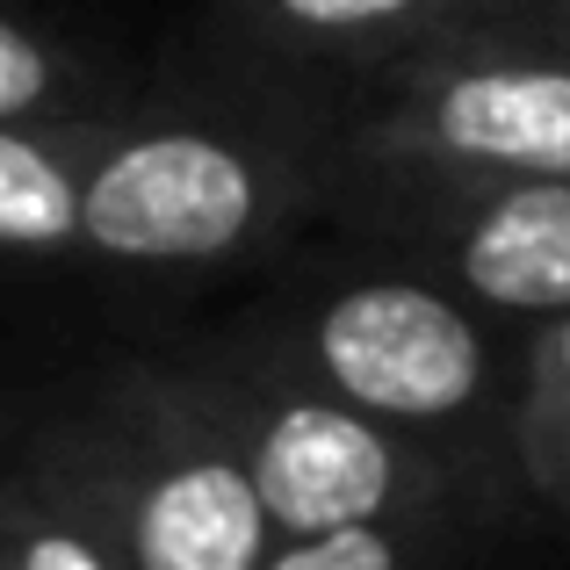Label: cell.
I'll use <instances>...</instances> for the list:
<instances>
[{"label": "cell", "mask_w": 570, "mask_h": 570, "mask_svg": "<svg viewBox=\"0 0 570 570\" xmlns=\"http://www.w3.org/2000/svg\"><path fill=\"white\" fill-rule=\"evenodd\" d=\"M333 188V116L232 72L138 87L80 130L72 267L116 282H224L275 267Z\"/></svg>", "instance_id": "cell-1"}, {"label": "cell", "mask_w": 570, "mask_h": 570, "mask_svg": "<svg viewBox=\"0 0 570 570\" xmlns=\"http://www.w3.org/2000/svg\"><path fill=\"white\" fill-rule=\"evenodd\" d=\"M217 340L318 390L340 412L520 491L513 426L528 397L520 333L433 289L412 267L340 238L296 246L275 267L267 296H253L246 318H232Z\"/></svg>", "instance_id": "cell-2"}, {"label": "cell", "mask_w": 570, "mask_h": 570, "mask_svg": "<svg viewBox=\"0 0 570 570\" xmlns=\"http://www.w3.org/2000/svg\"><path fill=\"white\" fill-rule=\"evenodd\" d=\"M22 419L130 570H261L275 557L246 462L159 347L95 354L58 383H29Z\"/></svg>", "instance_id": "cell-3"}, {"label": "cell", "mask_w": 570, "mask_h": 570, "mask_svg": "<svg viewBox=\"0 0 570 570\" xmlns=\"http://www.w3.org/2000/svg\"><path fill=\"white\" fill-rule=\"evenodd\" d=\"M159 354L188 376L203 412L232 441V455L246 462L275 542H311V534H347V528H412V520H491V528H505V505L520 499L513 484H491V476L462 470V462L433 455L404 433H383L325 404L318 390L261 368L217 333Z\"/></svg>", "instance_id": "cell-4"}, {"label": "cell", "mask_w": 570, "mask_h": 570, "mask_svg": "<svg viewBox=\"0 0 570 570\" xmlns=\"http://www.w3.org/2000/svg\"><path fill=\"white\" fill-rule=\"evenodd\" d=\"M325 224L340 246L412 267L513 333L570 311V181L404 174L333 153Z\"/></svg>", "instance_id": "cell-5"}, {"label": "cell", "mask_w": 570, "mask_h": 570, "mask_svg": "<svg viewBox=\"0 0 570 570\" xmlns=\"http://www.w3.org/2000/svg\"><path fill=\"white\" fill-rule=\"evenodd\" d=\"M333 153L404 174L570 181V43L549 29H476L340 109Z\"/></svg>", "instance_id": "cell-6"}, {"label": "cell", "mask_w": 570, "mask_h": 570, "mask_svg": "<svg viewBox=\"0 0 570 570\" xmlns=\"http://www.w3.org/2000/svg\"><path fill=\"white\" fill-rule=\"evenodd\" d=\"M232 72L318 101L340 124L362 95L476 29H534V0H203Z\"/></svg>", "instance_id": "cell-7"}, {"label": "cell", "mask_w": 570, "mask_h": 570, "mask_svg": "<svg viewBox=\"0 0 570 570\" xmlns=\"http://www.w3.org/2000/svg\"><path fill=\"white\" fill-rule=\"evenodd\" d=\"M145 72L43 0H0V130L101 124L138 101Z\"/></svg>", "instance_id": "cell-8"}, {"label": "cell", "mask_w": 570, "mask_h": 570, "mask_svg": "<svg viewBox=\"0 0 570 570\" xmlns=\"http://www.w3.org/2000/svg\"><path fill=\"white\" fill-rule=\"evenodd\" d=\"M0 570H130L101 513L37 448L22 390H8L0 412Z\"/></svg>", "instance_id": "cell-9"}, {"label": "cell", "mask_w": 570, "mask_h": 570, "mask_svg": "<svg viewBox=\"0 0 570 570\" xmlns=\"http://www.w3.org/2000/svg\"><path fill=\"white\" fill-rule=\"evenodd\" d=\"M491 520H412V528H347L311 534V542H275L261 570H470L491 542Z\"/></svg>", "instance_id": "cell-10"}, {"label": "cell", "mask_w": 570, "mask_h": 570, "mask_svg": "<svg viewBox=\"0 0 570 570\" xmlns=\"http://www.w3.org/2000/svg\"><path fill=\"white\" fill-rule=\"evenodd\" d=\"M513 476H520V499L570 520V390H528L520 397Z\"/></svg>", "instance_id": "cell-11"}, {"label": "cell", "mask_w": 570, "mask_h": 570, "mask_svg": "<svg viewBox=\"0 0 570 570\" xmlns=\"http://www.w3.org/2000/svg\"><path fill=\"white\" fill-rule=\"evenodd\" d=\"M520 362H528V390H570V311L520 333Z\"/></svg>", "instance_id": "cell-12"}, {"label": "cell", "mask_w": 570, "mask_h": 570, "mask_svg": "<svg viewBox=\"0 0 570 570\" xmlns=\"http://www.w3.org/2000/svg\"><path fill=\"white\" fill-rule=\"evenodd\" d=\"M534 29H549V37L570 43V0H534Z\"/></svg>", "instance_id": "cell-13"}, {"label": "cell", "mask_w": 570, "mask_h": 570, "mask_svg": "<svg viewBox=\"0 0 570 570\" xmlns=\"http://www.w3.org/2000/svg\"><path fill=\"white\" fill-rule=\"evenodd\" d=\"M0 412H8V390H0Z\"/></svg>", "instance_id": "cell-14"}]
</instances>
